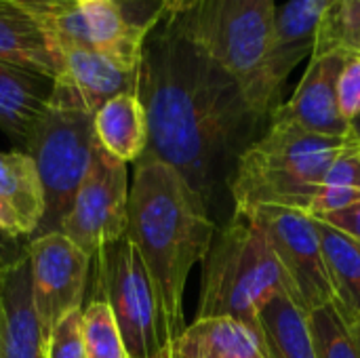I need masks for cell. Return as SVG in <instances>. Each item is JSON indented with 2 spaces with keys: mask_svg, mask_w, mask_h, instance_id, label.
I'll use <instances>...</instances> for the list:
<instances>
[{
  "mask_svg": "<svg viewBox=\"0 0 360 358\" xmlns=\"http://www.w3.org/2000/svg\"><path fill=\"white\" fill-rule=\"evenodd\" d=\"M137 97L148 116L143 156L173 167L213 211L238 156L268 120L198 44L175 0L143 42Z\"/></svg>",
  "mask_w": 360,
  "mask_h": 358,
  "instance_id": "6da1fadb",
  "label": "cell"
},
{
  "mask_svg": "<svg viewBox=\"0 0 360 358\" xmlns=\"http://www.w3.org/2000/svg\"><path fill=\"white\" fill-rule=\"evenodd\" d=\"M217 224L202 198L167 162L141 156L129 188L127 236L139 251L156 287L167 338L173 344L186 325V283L202 264Z\"/></svg>",
  "mask_w": 360,
  "mask_h": 358,
  "instance_id": "7a4b0ae2",
  "label": "cell"
},
{
  "mask_svg": "<svg viewBox=\"0 0 360 358\" xmlns=\"http://www.w3.org/2000/svg\"><path fill=\"white\" fill-rule=\"evenodd\" d=\"M350 146L356 143L310 133L272 114L266 131L236 160L228 184L234 213H253L262 207L308 213L331 162Z\"/></svg>",
  "mask_w": 360,
  "mask_h": 358,
  "instance_id": "3957f363",
  "label": "cell"
},
{
  "mask_svg": "<svg viewBox=\"0 0 360 358\" xmlns=\"http://www.w3.org/2000/svg\"><path fill=\"white\" fill-rule=\"evenodd\" d=\"M198 44L240 84L249 106L270 122L283 103L268 78L276 42V0H175Z\"/></svg>",
  "mask_w": 360,
  "mask_h": 358,
  "instance_id": "277c9868",
  "label": "cell"
},
{
  "mask_svg": "<svg viewBox=\"0 0 360 358\" xmlns=\"http://www.w3.org/2000/svg\"><path fill=\"white\" fill-rule=\"evenodd\" d=\"M285 289L293 291V285L264 230L253 217L232 211L202 260L196 319L230 317L255 327L259 308Z\"/></svg>",
  "mask_w": 360,
  "mask_h": 358,
  "instance_id": "5b68a950",
  "label": "cell"
},
{
  "mask_svg": "<svg viewBox=\"0 0 360 358\" xmlns=\"http://www.w3.org/2000/svg\"><path fill=\"white\" fill-rule=\"evenodd\" d=\"M93 110L68 78H57L23 152L34 160L44 192V217L36 236L59 232L89 169L97 143Z\"/></svg>",
  "mask_w": 360,
  "mask_h": 358,
  "instance_id": "8992f818",
  "label": "cell"
},
{
  "mask_svg": "<svg viewBox=\"0 0 360 358\" xmlns=\"http://www.w3.org/2000/svg\"><path fill=\"white\" fill-rule=\"evenodd\" d=\"M93 300L112 310L129 358H152L171 344L156 287L127 234L97 253Z\"/></svg>",
  "mask_w": 360,
  "mask_h": 358,
  "instance_id": "52a82bcc",
  "label": "cell"
},
{
  "mask_svg": "<svg viewBox=\"0 0 360 358\" xmlns=\"http://www.w3.org/2000/svg\"><path fill=\"white\" fill-rule=\"evenodd\" d=\"M171 0H93L38 15L59 49L82 46L139 68L146 38L167 15Z\"/></svg>",
  "mask_w": 360,
  "mask_h": 358,
  "instance_id": "ba28073f",
  "label": "cell"
},
{
  "mask_svg": "<svg viewBox=\"0 0 360 358\" xmlns=\"http://www.w3.org/2000/svg\"><path fill=\"white\" fill-rule=\"evenodd\" d=\"M129 188L127 162L110 156L97 141L59 232L95 260L101 247L127 234Z\"/></svg>",
  "mask_w": 360,
  "mask_h": 358,
  "instance_id": "9c48e42d",
  "label": "cell"
},
{
  "mask_svg": "<svg viewBox=\"0 0 360 358\" xmlns=\"http://www.w3.org/2000/svg\"><path fill=\"white\" fill-rule=\"evenodd\" d=\"M25 253L30 262V295L42 340H46L63 314L82 310L93 260L61 232L30 238Z\"/></svg>",
  "mask_w": 360,
  "mask_h": 358,
  "instance_id": "30bf717a",
  "label": "cell"
},
{
  "mask_svg": "<svg viewBox=\"0 0 360 358\" xmlns=\"http://www.w3.org/2000/svg\"><path fill=\"white\" fill-rule=\"evenodd\" d=\"M243 215L253 217L264 230L297 300L310 312L335 300L314 217L283 207H262Z\"/></svg>",
  "mask_w": 360,
  "mask_h": 358,
  "instance_id": "8fae6325",
  "label": "cell"
},
{
  "mask_svg": "<svg viewBox=\"0 0 360 358\" xmlns=\"http://www.w3.org/2000/svg\"><path fill=\"white\" fill-rule=\"evenodd\" d=\"M348 53L340 49L314 51L310 63L291 95L274 114L295 122L297 127L335 139H350V122L342 116L338 103V80Z\"/></svg>",
  "mask_w": 360,
  "mask_h": 358,
  "instance_id": "7c38bea8",
  "label": "cell"
},
{
  "mask_svg": "<svg viewBox=\"0 0 360 358\" xmlns=\"http://www.w3.org/2000/svg\"><path fill=\"white\" fill-rule=\"evenodd\" d=\"M0 358H44V340L30 295L27 253L0 272Z\"/></svg>",
  "mask_w": 360,
  "mask_h": 358,
  "instance_id": "4fadbf2b",
  "label": "cell"
},
{
  "mask_svg": "<svg viewBox=\"0 0 360 358\" xmlns=\"http://www.w3.org/2000/svg\"><path fill=\"white\" fill-rule=\"evenodd\" d=\"M44 217V192L34 160L23 150L0 152V234L32 238Z\"/></svg>",
  "mask_w": 360,
  "mask_h": 358,
  "instance_id": "5bb4252c",
  "label": "cell"
},
{
  "mask_svg": "<svg viewBox=\"0 0 360 358\" xmlns=\"http://www.w3.org/2000/svg\"><path fill=\"white\" fill-rule=\"evenodd\" d=\"M342 0H287L276 13V42L268 63L270 84L283 93L293 68L312 55L327 15Z\"/></svg>",
  "mask_w": 360,
  "mask_h": 358,
  "instance_id": "9a60e30c",
  "label": "cell"
},
{
  "mask_svg": "<svg viewBox=\"0 0 360 358\" xmlns=\"http://www.w3.org/2000/svg\"><path fill=\"white\" fill-rule=\"evenodd\" d=\"M0 61L55 80L63 76L61 53L38 15L8 0H0Z\"/></svg>",
  "mask_w": 360,
  "mask_h": 358,
  "instance_id": "2e32d148",
  "label": "cell"
},
{
  "mask_svg": "<svg viewBox=\"0 0 360 358\" xmlns=\"http://www.w3.org/2000/svg\"><path fill=\"white\" fill-rule=\"evenodd\" d=\"M61 61L63 78L72 82V87L93 112L118 95L137 93L139 68L127 65L105 53L82 46H68L61 49Z\"/></svg>",
  "mask_w": 360,
  "mask_h": 358,
  "instance_id": "e0dca14e",
  "label": "cell"
},
{
  "mask_svg": "<svg viewBox=\"0 0 360 358\" xmlns=\"http://www.w3.org/2000/svg\"><path fill=\"white\" fill-rule=\"evenodd\" d=\"M55 78L0 61V131L23 150L42 116Z\"/></svg>",
  "mask_w": 360,
  "mask_h": 358,
  "instance_id": "ac0fdd59",
  "label": "cell"
},
{
  "mask_svg": "<svg viewBox=\"0 0 360 358\" xmlns=\"http://www.w3.org/2000/svg\"><path fill=\"white\" fill-rule=\"evenodd\" d=\"M255 329L268 358H319L310 310L293 291L274 293L257 312Z\"/></svg>",
  "mask_w": 360,
  "mask_h": 358,
  "instance_id": "d6986e66",
  "label": "cell"
},
{
  "mask_svg": "<svg viewBox=\"0 0 360 358\" xmlns=\"http://www.w3.org/2000/svg\"><path fill=\"white\" fill-rule=\"evenodd\" d=\"M181 358H268L253 325L238 319H194L173 342Z\"/></svg>",
  "mask_w": 360,
  "mask_h": 358,
  "instance_id": "ffe728a7",
  "label": "cell"
},
{
  "mask_svg": "<svg viewBox=\"0 0 360 358\" xmlns=\"http://www.w3.org/2000/svg\"><path fill=\"white\" fill-rule=\"evenodd\" d=\"M99 146L122 162H137L148 148V116L137 93H124L105 101L95 114Z\"/></svg>",
  "mask_w": 360,
  "mask_h": 358,
  "instance_id": "44dd1931",
  "label": "cell"
},
{
  "mask_svg": "<svg viewBox=\"0 0 360 358\" xmlns=\"http://www.w3.org/2000/svg\"><path fill=\"white\" fill-rule=\"evenodd\" d=\"M314 222L335 304L348 319L360 321V243L327 222Z\"/></svg>",
  "mask_w": 360,
  "mask_h": 358,
  "instance_id": "7402d4cb",
  "label": "cell"
},
{
  "mask_svg": "<svg viewBox=\"0 0 360 358\" xmlns=\"http://www.w3.org/2000/svg\"><path fill=\"white\" fill-rule=\"evenodd\" d=\"M319 358H360V344L335 300L310 312Z\"/></svg>",
  "mask_w": 360,
  "mask_h": 358,
  "instance_id": "603a6c76",
  "label": "cell"
},
{
  "mask_svg": "<svg viewBox=\"0 0 360 358\" xmlns=\"http://www.w3.org/2000/svg\"><path fill=\"white\" fill-rule=\"evenodd\" d=\"M86 358H129L112 310L101 300H91L82 308Z\"/></svg>",
  "mask_w": 360,
  "mask_h": 358,
  "instance_id": "cb8c5ba5",
  "label": "cell"
},
{
  "mask_svg": "<svg viewBox=\"0 0 360 358\" xmlns=\"http://www.w3.org/2000/svg\"><path fill=\"white\" fill-rule=\"evenodd\" d=\"M331 49L360 55V0H342L327 15L316 36L314 51Z\"/></svg>",
  "mask_w": 360,
  "mask_h": 358,
  "instance_id": "d4e9b609",
  "label": "cell"
},
{
  "mask_svg": "<svg viewBox=\"0 0 360 358\" xmlns=\"http://www.w3.org/2000/svg\"><path fill=\"white\" fill-rule=\"evenodd\" d=\"M44 358H86L82 310L63 314L44 340Z\"/></svg>",
  "mask_w": 360,
  "mask_h": 358,
  "instance_id": "484cf974",
  "label": "cell"
},
{
  "mask_svg": "<svg viewBox=\"0 0 360 358\" xmlns=\"http://www.w3.org/2000/svg\"><path fill=\"white\" fill-rule=\"evenodd\" d=\"M338 103L342 116L352 122L360 116V55L348 53L338 80Z\"/></svg>",
  "mask_w": 360,
  "mask_h": 358,
  "instance_id": "4316f807",
  "label": "cell"
},
{
  "mask_svg": "<svg viewBox=\"0 0 360 358\" xmlns=\"http://www.w3.org/2000/svg\"><path fill=\"white\" fill-rule=\"evenodd\" d=\"M360 200V190L354 188H340V186H321L319 192L314 194L308 215L314 219H323L325 215L338 213L342 209L352 207L354 203Z\"/></svg>",
  "mask_w": 360,
  "mask_h": 358,
  "instance_id": "83f0119b",
  "label": "cell"
},
{
  "mask_svg": "<svg viewBox=\"0 0 360 358\" xmlns=\"http://www.w3.org/2000/svg\"><path fill=\"white\" fill-rule=\"evenodd\" d=\"M323 186L360 190V146H350L331 162L323 177Z\"/></svg>",
  "mask_w": 360,
  "mask_h": 358,
  "instance_id": "f1b7e54d",
  "label": "cell"
},
{
  "mask_svg": "<svg viewBox=\"0 0 360 358\" xmlns=\"http://www.w3.org/2000/svg\"><path fill=\"white\" fill-rule=\"evenodd\" d=\"M321 222H327L329 226L346 232L348 236H352L354 241L360 243V200L354 203L352 207H348V209H342L338 213L325 215Z\"/></svg>",
  "mask_w": 360,
  "mask_h": 358,
  "instance_id": "f546056e",
  "label": "cell"
},
{
  "mask_svg": "<svg viewBox=\"0 0 360 358\" xmlns=\"http://www.w3.org/2000/svg\"><path fill=\"white\" fill-rule=\"evenodd\" d=\"M25 255V243L8 238L0 234V272L8 266H13L19 257Z\"/></svg>",
  "mask_w": 360,
  "mask_h": 358,
  "instance_id": "4dcf8cb0",
  "label": "cell"
},
{
  "mask_svg": "<svg viewBox=\"0 0 360 358\" xmlns=\"http://www.w3.org/2000/svg\"><path fill=\"white\" fill-rule=\"evenodd\" d=\"M8 2H15L36 15H42V13H51V11H57V8H63V6H72L76 4L74 0H8Z\"/></svg>",
  "mask_w": 360,
  "mask_h": 358,
  "instance_id": "1f68e13d",
  "label": "cell"
},
{
  "mask_svg": "<svg viewBox=\"0 0 360 358\" xmlns=\"http://www.w3.org/2000/svg\"><path fill=\"white\" fill-rule=\"evenodd\" d=\"M152 358H181V357H179V352H177L175 344H169V346H165L158 354H154Z\"/></svg>",
  "mask_w": 360,
  "mask_h": 358,
  "instance_id": "d6a6232c",
  "label": "cell"
},
{
  "mask_svg": "<svg viewBox=\"0 0 360 358\" xmlns=\"http://www.w3.org/2000/svg\"><path fill=\"white\" fill-rule=\"evenodd\" d=\"M350 139H352L356 146H360V116L356 120L350 122Z\"/></svg>",
  "mask_w": 360,
  "mask_h": 358,
  "instance_id": "836d02e7",
  "label": "cell"
},
{
  "mask_svg": "<svg viewBox=\"0 0 360 358\" xmlns=\"http://www.w3.org/2000/svg\"><path fill=\"white\" fill-rule=\"evenodd\" d=\"M340 308V306H338ZM346 317V314H344ZM346 321L350 323V327H352V331H354V335H356V340H359V344H360V321H352V319H348L346 317Z\"/></svg>",
  "mask_w": 360,
  "mask_h": 358,
  "instance_id": "e575fe53",
  "label": "cell"
},
{
  "mask_svg": "<svg viewBox=\"0 0 360 358\" xmlns=\"http://www.w3.org/2000/svg\"><path fill=\"white\" fill-rule=\"evenodd\" d=\"M76 4H86V2H93V0H74Z\"/></svg>",
  "mask_w": 360,
  "mask_h": 358,
  "instance_id": "d590c367",
  "label": "cell"
}]
</instances>
